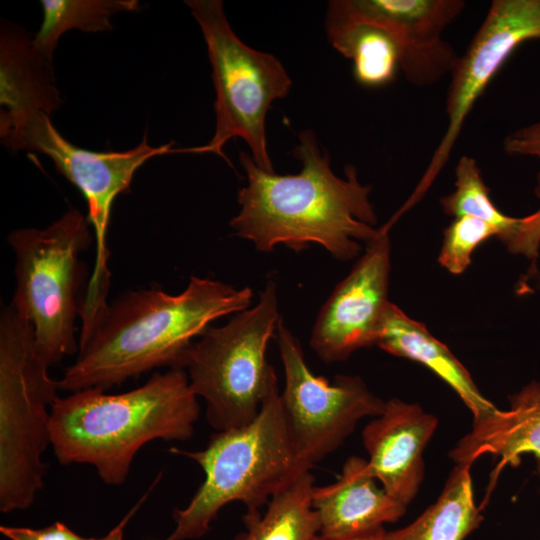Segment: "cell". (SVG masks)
I'll return each instance as SVG.
<instances>
[{
    "instance_id": "cell-5",
    "label": "cell",
    "mask_w": 540,
    "mask_h": 540,
    "mask_svg": "<svg viewBox=\"0 0 540 540\" xmlns=\"http://www.w3.org/2000/svg\"><path fill=\"white\" fill-rule=\"evenodd\" d=\"M39 355L33 328L9 303L0 314V510L32 505L43 488L51 406L59 389Z\"/></svg>"
},
{
    "instance_id": "cell-10",
    "label": "cell",
    "mask_w": 540,
    "mask_h": 540,
    "mask_svg": "<svg viewBox=\"0 0 540 540\" xmlns=\"http://www.w3.org/2000/svg\"><path fill=\"white\" fill-rule=\"evenodd\" d=\"M275 336L285 377L284 414L300 459L312 467L335 451L361 419L379 416L386 401L358 376L338 375L331 383L315 375L283 319Z\"/></svg>"
},
{
    "instance_id": "cell-11",
    "label": "cell",
    "mask_w": 540,
    "mask_h": 540,
    "mask_svg": "<svg viewBox=\"0 0 540 540\" xmlns=\"http://www.w3.org/2000/svg\"><path fill=\"white\" fill-rule=\"evenodd\" d=\"M540 40V0H494L453 67L445 99L447 127L414 192L415 205L448 162L477 100L512 53L523 43Z\"/></svg>"
},
{
    "instance_id": "cell-6",
    "label": "cell",
    "mask_w": 540,
    "mask_h": 540,
    "mask_svg": "<svg viewBox=\"0 0 540 540\" xmlns=\"http://www.w3.org/2000/svg\"><path fill=\"white\" fill-rule=\"evenodd\" d=\"M15 254L16 289L10 302L31 324L48 367L79 351L75 321L84 277L81 253L94 241L89 220L70 208L45 228H20L7 237Z\"/></svg>"
},
{
    "instance_id": "cell-25",
    "label": "cell",
    "mask_w": 540,
    "mask_h": 540,
    "mask_svg": "<svg viewBox=\"0 0 540 540\" xmlns=\"http://www.w3.org/2000/svg\"><path fill=\"white\" fill-rule=\"evenodd\" d=\"M535 195L540 199V170L536 176ZM513 254L535 261L540 247V207L533 213L519 218L514 230L502 240Z\"/></svg>"
},
{
    "instance_id": "cell-20",
    "label": "cell",
    "mask_w": 540,
    "mask_h": 540,
    "mask_svg": "<svg viewBox=\"0 0 540 540\" xmlns=\"http://www.w3.org/2000/svg\"><path fill=\"white\" fill-rule=\"evenodd\" d=\"M471 465L456 464L437 500L407 526L387 531V540H464L483 521L475 503Z\"/></svg>"
},
{
    "instance_id": "cell-4",
    "label": "cell",
    "mask_w": 540,
    "mask_h": 540,
    "mask_svg": "<svg viewBox=\"0 0 540 540\" xmlns=\"http://www.w3.org/2000/svg\"><path fill=\"white\" fill-rule=\"evenodd\" d=\"M203 470L204 480L186 507L173 512L175 528L164 540L204 536L227 504L238 501L247 511H258L271 497L311 467L294 446L278 384L249 424L215 432L198 451L171 448Z\"/></svg>"
},
{
    "instance_id": "cell-18",
    "label": "cell",
    "mask_w": 540,
    "mask_h": 540,
    "mask_svg": "<svg viewBox=\"0 0 540 540\" xmlns=\"http://www.w3.org/2000/svg\"><path fill=\"white\" fill-rule=\"evenodd\" d=\"M329 43L353 62V75L365 87L392 83L400 71L397 44L380 23L361 13L353 0H331L325 16Z\"/></svg>"
},
{
    "instance_id": "cell-30",
    "label": "cell",
    "mask_w": 540,
    "mask_h": 540,
    "mask_svg": "<svg viewBox=\"0 0 540 540\" xmlns=\"http://www.w3.org/2000/svg\"><path fill=\"white\" fill-rule=\"evenodd\" d=\"M537 472L540 478V459H537Z\"/></svg>"
},
{
    "instance_id": "cell-24",
    "label": "cell",
    "mask_w": 540,
    "mask_h": 540,
    "mask_svg": "<svg viewBox=\"0 0 540 540\" xmlns=\"http://www.w3.org/2000/svg\"><path fill=\"white\" fill-rule=\"evenodd\" d=\"M493 236L499 237L500 231L488 222L471 216L455 218L444 230L438 261L449 272L460 274L470 265L475 248Z\"/></svg>"
},
{
    "instance_id": "cell-12",
    "label": "cell",
    "mask_w": 540,
    "mask_h": 540,
    "mask_svg": "<svg viewBox=\"0 0 540 540\" xmlns=\"http://www.w3.org/2000/svg\"><path fill=\"white\" fill-rule=\"evenodd\" d=\"M333 289L318 312L309 344L325 363L347 359L356 350L376 345L388 301L390 275L389 227Z\"/></svg>"
},
{
    "instance_id": "cell-1",
    "label": "cell",
    "mask_w": 540,
    "mask_h": 540,
    "mask_svg": "<svg viewBox=\"0 0 540 540\" xmlns=\"http://www.w3.org/2000/svg\"><path fill=\"white\" fill-rule=\"evenodd\" d=\"M298 137L292 149L302 165L297 174L265 171L240 152L247 184L238 191L240 211L229 225L260 252H273L279 245L299 252L316 244L337 260H352L361 252V242L369 245L381 232L374 228L371 187L360 183L351 164L345 178L337 176L312 130Z\"/></svg>"
},
{
    "instance_id": "cell-26",
    "label": "cell",
    "mask_w": 540,
    "mask_h": 540,
    "mask_svg": "<svg viewBox=\"0 0 540 540\" xmlns=\"http://www.w3.org/2000/svg\"><path fill=\"white\" fill-rule=\"evenodd\" d=\"M503 150L509 156L540 160V120L508 134L503 140Z\"/></svg>"
},
{
    "instance_id": "cell-9",
    "label": "cell",
    "mask_w": 540,
    "mask_h": 540,
    "mask_svg": "<svg viewBox=\"0 0 540 540\" xmlns=\"http://www.w3.org/2000/svg\"><path fill=\"white\" fill-rule=\"evenodd\" d=\"M0 136L3 145L12 151L28 150L50 157L57 170L85 197L96 256L83 299L88 307L104 306L111 278L106 237L113 202L119 194L129 190L135 172L148 159L174 153V142L153 147L145 134L140 144L126 151H90L66 140L54 127L50 116L42 112L1 122Z\"/></svg>"
},
{
    "instance_id": "cell-2",
    "label": "cell",
    "mask_w": 540,
    "mask_h": 540,
    "mask_svg": "<svg viewBox=\"0 0 540 540\" xmlns=\"http://www.w3.org/2000/svg\"><path fill=\"white\" fill-rule=\"evenodd\" d=\"M252 297L247 286L197 276L177 294L156 286L124 292L79 345L59 389L105 391L155 368H183L195 339L216 320L251 307Z\"/></svg>"
},
{
    "instance_id": "cell-7",
    "label": "cell",
    "mask_w": 540,
    "mask_h": 540,
    "mask_svg": "<svg viewBox=\"0 0 540 540\" xmlns=\"http://www.w3.org/2000/svg\"><path fill=\"white\" fill-rule=\"evenodd\" d=\"M281 319L277 284L269 279L252 307L208 328L187 352L183 369L216 431L252 422L278 384L266 350Z\"/></svg>"
},
{
    "instance_id": "cell-23",
    "label": "cell",
    "mask_w": 540,
    "mask_h": 540,
    "mask_svg": "<svg viewBox=\"0 0 540 540\" xmlns=\"http://www.w3.org/2000/svg\"><path fill=\"white\" fill-rule=\"evenodd\" d=\"M476 160L468 155L459 158L455 167V190L442 197L440 204L445 214L455 218L471 216L495 226L501 241L517 225L519 218L501 212L492 202Z\"/></svg>"
},
{
    "instance_id": "cell-21",
    "label": "cell",
    "mask_w": 540,
    "mask_h": 540,
    "mask_svg": "<svg viewBox=\"0 0 540 540\" xmlns=\"http://www.w3.org/2000/svg\"><path fill=\"white\" fill-rule=\"evenodd\" d=\"M314 486L310 470L299 474L271 497L265 512H246V530L234 540H314L319 533Z\"/></svg>"
},
{
    "instance_id": "cell-16",
    "label": "cell",
    "mask_w": 540,
    "mask_h": 540,
    "mask_svg": "<svg viewBox=\"0 0 540 540\" xmlns=\"http://www.w3.org/2000/svg\"><path fill=\"white\" fill-rule=\"evenodd\" d=\"M499 458L494 481L506 467H517L521 456L532 453L540 459V383L533 382L511 399L508 410L495 409L473 418L471 430L450 451L455 464L472 465L484 454Z\"/></svg>"
},
{
    "instance_id": "cell-3",
    "label": "cell",
    "mask_w": 540,
    "mask_h": 540,
    "mask_svg": "<svg viewBox=\"0 0 540 540\" xmlns=\"http://www.w3.org/2000/svg\"><path fill=\"white\" fill-rule=\"evenodd\" d=\"M199 414L185 369L170 368L127 392L89 388L57 397L51 406L50 445L60 464H89L104 483L118 486L145 444L189 440Z\"/></svg>"
},
{
    "instance_id": "cell-17",
    "label": "cell",
    "mask_w": 540,
    "mask_h": 540,
    "mask_svg": "<svg viewBox=\"0 0 540 540\" xmlns=\"http://www.w3.org/2000/svg\"><path fill=\"white\" fill-rule=\"evenodd\" d=\"M53 61L34 46L19 26L2 21L0 33V122L34 113L50 116L62 104Z\"/></svg>"
},
{
    "instance_id": "cell-13",
    "label": "cell",
    "mask_w": 540,
    "mask_h": 540,
    "mask_svg": "<svg viewBox=\"0 0 540 540\" xmlns=\"http://www.w3.org/2000/svg\"><path fill=\"white\" fill-rule=\"evenodd\" d=\"M356 8L383 25L394 38L400 71L417 87L450 75L459 55L443 38L445 29L465 10L463 0H353Z\"/></svg>"
},
{
    "instance_id": "cell-15",
    "label": "cell",
    "mask_w": 540,
    "mask_h": 540,
    "mask_svg": "<svg viewBox=\"0 0 540 540\" xmlns=\"http://www.w3.org/2000/svg\"><path fill=\"white\" fill-rule=\"evenodd\" d=\"M377 481L367 460L351 456L335 482L314 486L312 506L319 520L318 536L349 539L401 518L407 507L378 486Z\"/></svg>"
},
{
    "instance_id": "cell-14",
    "label": "cell",
    "mask_w": 540,
    "mask_h": 540,
    "mask_svg": "<svg viewBox=\"0 0 540 540\" xmlns=\"http://www.w3.org/2000/svg\"><path fill=\"white\" fill-rule=\"evenodd\" d=\"M437 426V418L420 405L392 398L362 431L372 474L406 507L423 481V453Z\"/></svg>"
},
{
    "instance_id": "cell-29",
    "label": "cell",
    "mask_w": 540,
    "mask_h": 540,
    "mask_svg": "<svg viewBox=\"0 0 540 540\" xmlns=\"http://www.w3.org/2000/svg\"><path fill=\"white\" fill-rule=\"evenodd\" d=\"M386 532L387 531L384 528H381L379 530H376L367 534H363V535L349 538V539H342V540H387ZM314 540H329V539H325L317 535Z\"/></svg>"
},
{
    "instance_id": "cell-28",
    "label": "cell",
    "mask_w": 540,
    "mask_h": 540,
    "mask_svg": "<svg viewBox=\"0 0 540 540\" xmlns=\"http://www.w3.org/2000/svg\"><path fill=\"white\" fill-rule=\"evenodd\" d=\"M161 477V473L157 476V478L153 481V483L149 486V489L146 491L145 494L140 498L138 502L135 503V505L125 514V516L119 521V523L113 527L105 536L101 538H88L87 540H123L124 538V531L129 523V521L133 518V516L136 514V512L139 510V508L142 506V504L145 502V500L150 495L151 491L155 488L157 485L159 479Z\"/></svg>"
},
{
    "instance_id": "cell-22",
    "label": "cell",
    "mask_w": 540,
    "mask_h": 540,
    "mask_svg": "<svg viewBox=\"0 0 540 540\" xmlns=\"http://www.w3.org/2000/svg\"><path fill=\"white\" fill-rule=\"evenodd\" d=\"M43 21L33 38L36 49L48 60L60 37L67 31L103 32L112 29L110 18L136 11L137 0H42Z\"/></svg>"
},
{
    "instance_id": "cell-8",
    "label": "cell",
    "mask_w": 540,
    "mask_h": 540,
    "mask_svg": "<svg viewBox=\"0 0 540 540\" xmlns=\"http://www.w3.org/2000/svg\"><path fill=\"white\" fill-rule=\"evenodd\" d=\"M186 4L207 44L216 91V127L204 146L176 152H211L231 162L223 152L227 141L242 138L261 169L274 172L266 143V116L271 104L287 96L292 80L274 55L257 51L232 30L220 0H189Z\"/></svg>"
},
{
    "instance_id": "cell-19",
    "label": "cell",
    "mask_w": 540,
    "mask_h": 540,
    "mask_svg": "<svg viewBox=\"0 0 540 540\" xmlns=\"http://www.w3.org/2000/svg\"><path fill=\"white\" fill-rule=\"evenodd\" d=\"M376 345L433 371L459 395L473 418L497 409L481 394L470 373L448 347L434 338L423 324L408 317L392 303L385 314Z\"/></svg>"
},
{
    "instance_id": "cell-27",
    "label": "cell",
    "mask_w": 540,
    "mask_h": 540,
    "mask_svg": "<svg viewBox=\"0 0 540 540\" xmlns=\"http://www.w3.org/2000/svg\"><path fill=\"white\" fill-rule=\"evenodd\" d=\"M0 532L9 540H87L60 521L44 528L0 526Z\"/></svg>"
}]
</instances>
